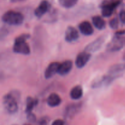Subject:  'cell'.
<instances>
[{"instance_id": "1", "label": "cell", "mask_w": 125, "mask_h": 125, "mask_svg": "<svg viewBox=\"0 0 125 125\" xmlns=\"http://www.w3.org/2000/svg\"><path fill=\"white\" fill-rule=\"evenodd\" d=\"M29 38L30 35L29 34H23L17 37L13 44V52L23 55H29L31 50L29 45L26 43V40Z\"/></svg>"}, {"instance_id": "21", "label": "cell", "mask_w": 125, "mask_h": 125, "mask_svg": "<svg viewBox=\"0 0 125 125\" xmlns=\"http://www.w3.org/2000/svg\"><path fill=\"white\" fill-rule=\"evenodd\" d=\"M27 118H28V120L31 123H34L36 121V117L32 112L27 114Z\"/></svg>"}, {"instance_id": "27", "label": "cell", "mask_w": 125, "mask_h": 125, "mask_svg": "<svg viewBox=\"0 0 125 125\" xmlns=\"http://www.w3.org/2000/svg\"><path fill=\"white\" fill-rule=\"evenodd\" d=\"M123 61H125V52L124 54H123Z\"/></svg>"}, {"instance_id": "10", "label": "cell", "mask_w": 125, "mask_h": 125, "mask_svg": "<svg viewBox=\"0 0 125 125\" xmlns=\"http://www.w3.org/2000/svg\"><path fill=\"white\" fill-rule=\"evenodd\" d=\"M60 63L57 62H51L49 64L47 68L45 70L44 75L46 79H50L53 76H54L56 73H58Z\"/></svg>"}, {"instance_id": "25", "label": "cell", "mask_w": 125, "mask_h": 125, "mask_svg": "<svg viewBox=\"0 0 125 125\" xmlns=\"http://www.w3.org/2000/svg\"><path fill=\"white\" fill-rule=\"evenodd\" d=\"M124 34H125V29L119 31H117L116 32V35H121L122 36V35H124Z\"/></svg>"}, {"instance_id": "2", "label": "cell", "mask_w": 125, "mask_h": 125, "mask_svg": "<svg viewBox=\"0 0 125 125\" xmlns=\"http://www.w3.org/2000/svg\"><path fill=\"white\" fill-rule=\"evenodd\" d=\"M16 92H11L3 96L2 102L6 111L10 114H14L18 111V106L17 99L18 97Z\"/></svg>"}, {"instance_id": "6", "label": "cell", "mask_w": 125, "mask_h": 125, "mask_svg": "<svg viewBox=\"0 0 125 125\" xmlns=\"http://www.w3.org/2000/svg\"><path fill=\"white\" fill-rule=\"evenodd\" d=\"M91 54L89 52L84 51L80 52L77 56L75 60V65L78 68H82L87 63L91 58Z\"/></svg>"}, {"instance_id": "14", "label": "cell", "mask_w": 125, "mask_h": 125, "mask_svg": "<svg viewBox=\"0 0 125 125\" xmlns=\"http://www.w3.org/2000/svg\"><path fill=\"white\" fill-rule=\"evenodd\" d=\"M61 101L62 100L59 95L55 93L50 94L47 99V104L49 106L52 107L58 106L61 103Z\"/></svg>"}, {"instance_id": "22", "label": "cell", "mask_w": 125, "mask_h": 125, "mask_svg": "<svg viewBox=\"0 0 125 125\" xmlns=\"http://www.w3.org/2000/svg\"><path fill=\"white\" fill-rule=\"evenodd\" d=\"M48 119L46 117H42L38 122L37 125H48Z\"/></svg>"}, {"instance_id": "8", "label": "cell", "mask_w": 125, "mask_h": 125, "mask_svg": "<svg viewBox=\"0 0 125 125\" xmlns=\"http://www.w3.org/2000/svg\"><path fill=\"white\" fill-rule=\"evenodd\" d=\"M79 38V33L78 30L73 26H68L66 29L65 33V41L68 43H72L78 40Z\"/></svg>"}, {"instance_id": "11", "label": "cell", "mask_w": 125, "mask_h": 125, "mask_svg": "<svg viewBox=\"0 0 125 125\" xmlns=\"http://www.w3.org/2000/svg\"><path fill=\"white\" fill-rule=\"evenodd\" d=\"M125 71V63H116L110 67L107 72V74L119 77L121 76V73H122Z\"/></svg>"}, {"instance_id": "7", "label": "cell", "mask_w": 125, "mask_h": 125, "mask_svg": "<svg viewBox=\"0 0 125 125\" xmlns=\"http://www.w3.org/2000/svg\"><path fill=\"white\" fill-rule=\"evenodd\" d=\"M105 41V37L101 36L87 45L85 48V51L89 52H94L101 48Z\"/></svg>"}, {"instance_id": "24", "label": "cell", "mask_w": 125, "mask_h": 125, "mask_svg": "<svg viewBox=\"0 0 125 125\" xmlns=\"http://www.w3.org/2000/svg\"><path fill=\"white\" fill-rule=\"evenodd\" d=\"M120 20L122 21V22L123 23L125 24V10H122L120 13Z\"/></svg>"}, {"instance_id": "13", "label": "cell", "mask_w": 125, "mask_h": 125, "mask_svg": "<svg viewBox=\"0 0 125 125\" xmlns=\"http://www.w3.org/2000/svg\"><path fill=\"white\" fill-rule=\"evenodd\" d=\"M79 29L84 35H91L94 34V29L91 23L87 21L81 22L79 25Z\"/></svg>"}, {"instance_id": "12", "label": "cell", "mask_w": 125, "mask_h": 125, "mask_svg": "<svg viewBox=\"0 0 125 125\" xmlns=\"http://www.w3.org/2000/svg\"><path fill=\"white\" fill-rule=\"evenodd\" d=\"M73 68V62L70 60H67L62 63H60L58 74L61 76H65L70 72Z\"/></svg>"}, {"instance_id": "3", "label": "cell", "mask_w": 125, "mask_h": 125, "mask_svg": "<svg viewBox=\"0 0 125 125\" xmlns=\"http://www.w3.org/2000/svg\"><path fill=\"white\" fill-rule=\"evenodd\" d=\"M2 21L4 23L13 26H19L24 21V16L22 13L14 10H9L2 16Z\"/></svg>"}, {"instance_id": "17", "label": "cell", "mask_w": 125, "mask_h": 125, "mask_svg": "<svg viewBox=\"0 0 125 125\" xmlns=\"http://www.w3.org/2000/svg\"><path fill=\"white\" fill-rule=\"evenodd\" d=\"M92 22L94 26L99 30H103L106 27V22H105L104 20L99 15L93 17Z\"/></svg>"}, {"instance_id": "16", "label": "cell", "mask_w": 125, "mask_h": 125, "mask_svg": "<svg viewBox=\"0 0 125 125\" xmlns=\"http://www.w3.org/2000/svg\"><path fill=\"white\" fill-rule=\"evenodd\" d=\"M70 95L72 99L74 100H78L80 99L83 95V90L82 87L81 85H76L71 90Z\"/></svg>"}, {"instance_id": "9", "label": "cell", "mask_w": 125, "mask_h": 125, "mask_svg": "<svg viewBox=\"0 0 125 125\" xmlns=\"http://www.w3.org/2000/svg\"><path fill=\"white\" fill-rule=\"evenodd\" d=\"M50 7V5L48 1L46 0H43L39 4V6L35 9L34 11V14L37 18H40L49 10Z\"/></svg>"}, {"instance_id": "5", "label": "cell", "mask_w": 125, "mask_h": 125, "mask_svg": "<svg viewBox=\"0 0 125 125\" xmlns=\"http://www.w3.org/2000/svg\"><path fill=\"white\" fill-rule=\"evenodd\" d=\"M125 44V38L116 35L107 46V50L111 52L119 51L124 46Z\"/></svg>"}, {"instance_id": "19", "label": "cell", "mask_w": 125, "mask_h": 125, "mask_svg": "<svg viewBox=\"0 0 125 125\" xmlns=\"http://www.w3.org/2000/svg\"><path fill=\"white\" fill-rule=\"evenodd\" d=\"M78 0H59L60 5L64 8L70 9L74 7L78 2Z\"/></svg>"}, {"instance_id": "4", "label": "cell", "mask_w": 125, "mask_h": 125, "mask_svg": "<svg viewBox=\"0 0 125 125\" xmlns=\"http://www.w3.org/2000/svg\"><path fill=\"white\" fill-rule=\"evenodd\" d=\"M120 4V0L106 1L101 4V14L104 17H109L113 13L116 7Z\"/></svg>"}, {"instance_id": "26", "label": "cell", "mask_w": 125, "mask_h": 125, "mask_svg": "<svg viewBox=\"0 0 125 125\" xmlns=\"http://www.w3.org/2000/svg\"><path fill=\"white\" fill-rule=\"evenodd\" d=\"M12 2H20V1H23L24 0H10Z\"/></svg>"}, {"instance_id": "28", "label": "cell", "mask_w": 125, "mask_h": 125, "mask_svg": "<svg viewBox=\"0 0 125 125\" xmlns=\"http://www.w3.org/2000/svg\"><path fill=\"white\" fill-rule=\"evenodd\" d=\"M31 125V124H25V125Z\"/></svg>"}, {"instance_id": "23", "label": "cell", "mask_w": 125, "mask_h": 125, "mask_svg": "<svg viewBox=\"0 0 125 125\" xmlns=\"http://www.w3.org/2000/svg\"><path fill=\"white\" fill-rule=\"evenodd\" d=\"M52 125H65V123L62 120L57 119L52 122Z\"/></svg>"}, {"instance_id": "18", "label": "cell", "mask_w": 125, "mask_h": 125, "mask_svg": "<svg viewBox=\"0 0 125 125\" xmlns=\"http://www.w3.org/2000/svg\"><path fill=\"white\" fill-rule=\"evenodd\" d=\"M38 104V100L37 99L33 98L31 96H28L26 100V113H31L33 109Z\"/></svg>"}, {"instance_id": "15", "label": "cell", "mask_w": 125, "mask_h": 125, "mask_svg": "<svg viewBox=\"0 0 125 125\" xmlns=\"http://www.w3.org/2000/svg\"><path fill=\"white\" fill-rule=\"evenodd\" d=\"M81 105L79 103L72 104L68 105L65 109V116L67 117H72L78 112Z\"/></svg>"}, {"instance_id": "20", "label": "cell", "mask_w": 125, "mask_h": 125, "mask_svg": "<svg viewBox=\"0 0 125 125\" xmlns=\"http://www.w3.org/2000/svg\"><path fill=\"white\" fill-rule=\"evenodd\" d=\"M109 26L111 27V28L113 29H116L118 28V20L117 18H114L113 19H112L111 20H110L109 23Z\"/></svg>"}]
</instances>
